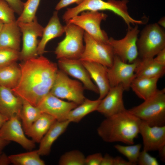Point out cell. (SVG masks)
<instances>
[{
	"instance_id": "cell-1",
	"label": "cell",
	"mask_w": 165,
	"mask_h": 165,
	"mask_svg": "<svg viewBox=\"0 0 165 165\" xmlns=\"http://www.w3.org/2000/svg\"><path fill=\"white\" fill-rule=\"evenodd\" d=\"M19 65L20 79L12 90L22 99L37 106L50 92L58 70L57 65L42 55Z\"/></svg>"
},
{
	"instance_id": "cell-2",
	"label": "cell",
	"mask_w": 165,
	"mask_h": 165,
	"mask_svg": "<svg viewBox=\"0 0 165 165\" xmlns=\"http://www.w3.org/2000/svg\"><path fill=\"white\" fill-rule=\"evenodd\" d=\"M141 121L128 110L106 117L98 127V134L107 142L133 145L139 134Z\"/></svg>"
},
{
	"instance_id": "cell-3",
	"label": "cell",
	"mask_w": 165,
	"mask_h": 165,
	"mask_svg": "<svg viewBox=\"0 0 165 165\" xmlns=\"http://www.w3.org/2000/svg\"><path fill=\"white\" fill-rule=\"evenodd\" d=\"M127 0H85L77 6L68 8L63 14L62 19L67 23L73 17L86 11H99L109 10L120 16L128 28L130 25L140 24V20H135L130 15L128 10Z\"/></svg>"
},
{
	"instance_id": "cell-4",
	"label": "cell",
	"mask_w": 165,
	"mask_h": 165,
	"mask_svg": "<svg viewBox=\"0 0 165 165\" xmlns=\"http://www.w3.org/2000/svg\"><path fill=\"white\" fill-rule=\"evenodd\" d=\"M128 110L150 126L165 125V88L158 90L141 104Z\"/></svg>"
},
{
	"instance_id": "cell-5",
	"label": "cell",
	"mask_w": 165,
	"mask_h": 165,
	"mask_svg": "<svg viewBox=\"0 0 165 165\" xmlns=\"http://www.w3.org/2000/svg\"><path fill=\"white\" fill-rule=\"evenodd\" d=\"M64 28L65 36L58 43L55 51L56 58L80 60L85 48L83 42L85 31L70 22L66 23Z\"/></svg>"
},
{
	"instance_id": "cell-6",
	"label": "cell",
	"mask_w": 165,
	"mask_h": 165,
	"mask_svg": "<svg viewBox=\"0 0 165 165\" xmlns=\"http://www.w3.org/2000/svg\"><path fill=\"white\" fill-rule=\"evenodd\" d=\"M140 59L153 58L165 48V33L157 23L146 25L141 31L137 41Z\"/></svg>"
},
{
	"instance_id": "cell-7",
	"label": "cell",
	"mask_w": 165,
	"mask_h": 165,
	"mask_svg": "<svg viewBox=\"0 0 165 165\" xmlns=\"http://www.w3.org/2000/svg\"><path fill=\"white\" fill-rule=\"evenodd\" d=\"M84 89L81 82L70 78L60 70L57 73L50 93L59 98L67 100L79 105L86 98Z\"/></svg>"
},
{
	"instance_id": "cell-8",
	"label": "cell",
	"mask_w": 165,
	"mask_h": 165,
	"mask_svg": "<svg viewBox=\"0 0 165 165\" xmlns=\"http://www.w3.org/2000/svg\"><path fill=\"white\" fill-rule=\"evenodd\" d=\"M139 30L138 25L128 28L125 37L120 39L109 38L108 43L111 47L114 55L123 61L131 63L138 58L137 41Z\"/></svg>"
},
{
	"instance_id": "cell-9",
	"label": "cell",
	"mask_w": 165,
	"mask_h": 165,
	"mask_svg": "<svg viewBox=\"0 0 165 165\" xmlns=\"http://www.w3.org/2000/svg\"><path fill=\"white\" fill-rule=\"evenodd\" d=\"M107 16V14L99 11H86L73 17L68 22L80 27L98 41L108 43L109 38L101 28V22Z\"/></svg>"
},
{
	"instance_id": "cell-10",
	"label": "cell",
	"mask_w": 165,
	"mask_h": 165,
	"mask_svg": "<svg viewBox=\"0 0 165 165\" xmlns=\"http://www.w3.org/2000/svg\"><path fill=\"white\" fill-rule=\"evenodd\" d=\"M85 48L80 60L101 64L108 68L112 65L114 55L108 43L98 41L85 31Z\"/></svg>"
},
{
	"instance_id": "cell-11",
	"label": "cell",
	"mask_w": 165,
	"mask_h": 165,
	"mask_svg": "<svg viewBox=\"0 0 165 165\" xmlns=\"http://www.w3.org/2000/svg\"><path fill=\"white\" fill-rule=\"evenodd\" d=\"M17 23L22 34L19 60L23 61L38 57V38L42 37L44 28L38 23L36 17L30 22Z\"/></svg>"
},
{
	"instance_id": "cell-12",
	"label": "cell",
	"mask_w": 165,
	"mask_h": 165,
	"mask_svg": "<svg viewBox=\"0 0 165 165\" xmlns=\"http://www.w3.org/2000/svg\"><path fill=\"white\" fill-rule=\"evenodd\" d=\"M139 59L132 63H128L123 61L114 56L112 65L108 68L111 87L121 84L124 91L129 90L132 82L136 77L135 71Z\"/></svg>"
},
{
	"instance_id": "cell-13",
	"label": "cell",
	"mask_w": 165,
	"mask_h": 165,
	"mask_svg": "<svg viewBox=\"0 0 165 165\" xmlns=\"http://www.w3.org/2000/svg\"><path fill=\"white\" fill-rule=\"evenodd\" d=\"M20 120L18 117H13L7 120L0 129V138L15 142L24 149L32 150L35 147V142L26 137Z\"/></svg>"
},
{
	"instance_id": "cell-14",
	"label": "cell",
	"mask_w": 165,
	"mask_h": 165,
	"mask_svg": "<svg viewBox=\"0 0 165 165\" xmlns=\"http://www.w3.org/2000/svg\"><path fill=\"white\" fill-rule=\"evenodd\" d=\"M58 65L60 70L80 81L85 89L99 94L97 86L80 60L61 58L58 59Z\"/></svg>"
},
{
	"instance_id": "cell-15",
	"label": "cell",
	"mask_w": 165,
	"mask_h": 165,
	"mask_svg": "<svg viewBox=\"0 0 165 165\" xmlns=\"http://www.w3.org/2000/svg\"><path fill=\"white\" fill-rule=\"evenodd\" d=\"M78 105L72 102L62 100L50 92L37 106L42 113L48 114L58 121L67 119L69 112Z\"/></svg>"
},
{
	"instance_id": "cell-16",
	"label": "cell",
	"mask_w": 165,
	"mask_h": 165,
	"mask_svg": "<svg viewBox=\"0 0 165 165\" xmlns=\"http://www.w3.org/2000/svg\"><path fill=\"white\" fill-rule=\"evenodd\" d=\"M124 91L121 84L111 87L101 100L97 111L107 117L125 110L123 99Z\"/></svg>"
},
{
	"instance_id": "cell-17",
	"label": "cell",
	"mask_w": 165,
	"mask_h": 165,
	"mask_svg": "<svg viewBox=\"0 0 165 165\" xmlns=\"http://www.w3.org/2000/svg\"><path fill=\"white\" fill-rule=\"evenodd\" d=\"M139 134L142 138L144 150L148 152L158 151L165 146V125H149L141 121Z\"/></svg>"
},
{
	"instance_id": "cell-18",
	"label": "cell",
	"mask_w": 165,
	"mask_h": 165,
	"mask_svg": "<svg viewBox=\"0 0 165 165\" xmlns=\"http://www.w3.org/2000/svg\"><path fill=\"white\" fill-rule=\"evenodd\" d=\"M22 106L21 98L11 89L0 86V112L2 114L8 119L13 117L20 118Z\"/></svg>"
},
{
	"instance_id": "cell-19",
	"label": "cell",
	"mask_w": 165,
	"mask_h": 165,
	"mask_svg": "<svg viewBox=\"0 0 165 165\" xmlns=\"http://www.w3.org/2000/svg\"><path fill=\"white\" fill-rule=\"evenodd\" d=\"M81 61L91 79L96 84L99 94L98 99H102L106 95L111 87L108 76V67L96 62Z\"/></svg>"
},
{
	"instance_id": "cell-20",
	"label": "cell",
	"mask_w": 165,
	"mask_h": 165,
	"mask_svg": "<svg viewBox=\"0 0 165 165\" xmlns=\"http://www.w3.org/2000/svg\"><path fill=\"white\" fill-rule=\"evenodd\" d=\"M65 32L64 26L61 23L57 11H54L46 26L44 28L42 38L38 48V55H42L45 52L47 44L52 39L59 37Z\"/></svg>"
},
{
	"instance_id": "cell-21",
	"label": "cell",
	"mask_w": 165,
	"mask_h": 165,
	"mask_svg": "<svg viewBox=\"0 0 165 165\" xmlns=\"http://www.w3.org/2000/svg\"><path fill=\"white\" fill-rule=\"evenodd\" d=\"M70 123L67 120L56 121L53 123L39 142L37 150L40 156H47L50 153L53 143L65 131Z\"/></svg>"
},
{
	"instance_id": "cell-22",
	"label": "cell",
	"mask_w": 165,
	"mask_h": 165,
	"mask_svg": "<svg viewBox=\"0 0 165 165\" xmlns=\"http://www.w3.org/2000/svg\"><path fill=\"white\" fill-rule=\"evenodd\" d=\"M21 33L16 20L4 24L0 33V47L20 51Z\"/></svg>"
},
{
	"instance_id": "cell-23",
	"label": "cell",
	"mask_w": 165,
	"mask_h": 165,
	"mask_svg": "<svg viewBox=\"0 0 165 165\" xmlns=\"http://www.w3.org/2000/svg\"><path fill=\"white\" fill-rule=\"evenodd\" d=\"M57 121L51 116L42 113L25 132L35 143H39L53 123Z\"/></svg>"
},
{
	"instance_id": "cell-24",
	"label": "cell",
	"mask_w": 165,
	"mask_h": 165,
	"mask_svg": "<svg viewBox=\"0 0 165 165\" xmlns=\"http://www.w3.org/2000/svg\"><path fill=\"white\" fill-rule=\"evenodd\" d=\"M160 78L136 77L132 82L130 88L139 98L146 100L158 90L157 83Z\"/></svg>"
},
{
	"instance_id": "cell-25",
	"label": "cell",
	"mask_w": 165,
	"mask_h": 165,
	"mask_svg": "<svg viewBox=\"0 0 165 165\" xmlns=\"http://www.w3.org/2000/svg\"><path fill=\"white\" fill-rule=\"evenodd\" d=\"M153 58L139 59L135 71L136 77L161 78L164 75L165 66L157 63Z\"/></svg>"
},
{
	"instance_id": "cell-26",
	"label": "cell",
	"mask_w": 165,
	"mask_h": 165,
	"mask_svg": "<svg viewBox=\"0 0 165 165\" xmlns=\"http://www.w3.org/2000/svg\"><path fill=\"white\" fill-rule=\"evenodd\" d=\"M21 75L20 65L16 62L0 68V86L12 90L19 84Z\"/></svg>"
},
{
	"instance_id": "cell-27",
	"label": "cell",
	"mask_w": 165,
	"mask_h": 165,
	"mask_svg": "<svg viewBox=\"0 0 165 165\" xmlns=\"http://www.w3.org/2000/svg\"><path fill=\"white\" fill-rule=\"evenodd\" d=\"M101 100H92L85 98L81 104L71 110L68 114L67 119L71 123H78L85 116L97 111Z\"/></svg>"
},
{
	"instance_id": "cell-28",
	"label": "cell",
	"mask_w": 165,
	"mask_h": 165,
	"mask_svg": "<svg viewBox=\"0 0 165 165\" xmlns=\"http://www.w3.org/2000/svg\"><path fill=\"white\" fill-rule=\"evenodd\" d=\"M22 100V106L20 116L23 128L27 130L42 113L39 108L31 105L25 100Z\"/></svg>"
},
{
	"instance_id": "cell-29",
	"label": "cell",
	"mask_w": 165,
	"mask_h": 165,
	"mask_svg": "<svg viewBox=\"0 0 165 165\" xmlns=\"http://www.w3.org/2000/svg\"><path fill=\"white\" fill-rule=\"evenodd\" d=\"M9 156L11 163L15 165H44L38 150Z\"/></svg>"
},
{
	"instance_id": "cell-30",
	"label": "cell",
	"mask_w": 165,
	"mask_h": 165,
	"mask_svg": "<svg viewBox=\"0 0 165 165\" xmlns=\"http://www.w3.org/2000/svg\"><path fill=\"white\" fill-rule=\"evenodd\" d=\"M40 0H27L24 3L23 11L16 21L17 22L29 23L35 18Z\"/></svg>"
},
{
	"instance_id": "cell-31",
	"label": "cell",
	"mask_w": 165,
	"mask_h": 165,
	"mask_svg": "<svg viewBox=\"0 0 165 165\" xmlns=\"http://www.w3.org/2000/svg\"><path fill=\"white\" fill-rule=\"evenodd\" d=\"M114 147L119 153L125 156L128 161L134 165L137 164L141 147V144L127 146L117 144L115 145Z\"/></svg>"
},
{
	"instance_id": "cell-32",
	"label": "cell",
	"mask_w": 165,
	"mask_h": 165,
	"mask_svg": "<svg viewBox=\"0 0 165 165\" xmlns=\"http://www.w3.org/2000/svg\"><path fill=\"white\" fill-rule=\"evenodd\" d=\"M83 154L79 150H75L66 152L61 157L59 162L60 165H85Z\"/></svg>"
},
{
	"instance_id": "cell-33",
	"label": "cell",
	"mask_w": 165,
	"mask_h": 165,
	"mask_svg": "<svg viewBox=\"0 0 165 165\" xmlns=\"http://www.w3.org/2000/svg\"><path fill=\"white\" fill-rule=\"evenodd\" d=\"M20 51L0 47V68L16 62L19 59Z\"/></svg>"
},
{
	"instance_id": "cell-34",
	"label": "cell",
	"mask_w": 165,
	"mask_h": 165,
	"mask_svg": "<svg viewBox=\"0 0 165 165\" xmlns=\"http://www.w3.org/2000/svg\"><path fill=\"white\" fill-rule=\"evenodd\" d=\"M15 12L8 4L3 0H0V20L4 24L16 20Z\"/></svg>"
},
{
	"instance_id": "cell-35",
	"label": "cell",
	"mask_w": 165,
	"mask_h": 165,
	"mask_svg": "<svg viewBox=\"0 0 165 165\" xmlns=\"http://www.w3.org/2000/svg\"><path fill=\"white\" fill-rule=\"evenodd\" d=\"M140 165H159L157 159L150 155L148 152L143 150L140 152L137 162Z\"/></svg>"
},
{
	"instance_id": "cell-36",
	"label": "cell",
	"mask_w": 165,
	"mask_h": 165,
	"mask_svg": "<svg viewBox=\"0 0 165 165\" xmlns=\"http://www.w3.org/2000/svg\"><path fill=\"white\" fill-rule=\"evenodd\" d=\"M102 158L100 153L89 155L85 157V165H100Z\"/></svg>"
},
{
	"instance_id": "cell-37",
	"label": "cell",
	"mask_w": 165,
	"mask_h": 165,
	"mask_svg": "<svg viewBox=\"0 0 165 165\" xmlns=\"http://www.w3.org/2000/svg\"><path fill=\"white\" fill-rule=\"evenodd\" d=\"M13 9L14 12L20 15L24 6V3L21 0H3Z\"/></svg>"
},
{
	"instance_id": "cell-38",
	"label": "cell",
	"mask_w": 165,
	"mask_h": 165,
	"mask_svg": "<svg viewBox=\"0 0 165 165\" xmlns=\"http://www.w3.org/2000/svg\"><path fill=\"white\" fill-rule=\"evenodd\" d=\"M85 0H60L57 4L55 9L57 11L68 6L75 3L79 5L82 3Z\"/></svg>"
},
{
	"instance_id": "cell-39",
	"label": "cell",
	"mask_w": 165,
	"mask_h": 165,
	"mask_svg": "<svg viewBox=\"0 0 165 165\" xmlns=\"http://www.w3.org/2000/svg\"><path fill=\"white\" fill-rule=\"evenodd\" d=\"M153 58L154 61L157 63L165 66V48L160 51Z\"/></svg>"
},
{
	"instance_id": "cell-40",
	"label": "cell",
	"mask_w": 165,
	"mask_h": 165,
	"mask_svg": "<svg viewBox=\"0 0 165 165\" xmlns=\"http://www.w3.org/2000/svg\"><path fill=\"white\" fill-rule=\"evenodd\" d=\"M114 160V158L106 154L103 156L100 165H113Z\"/></svg>"
},
{
	"instance_id": "cell-41",
	"label": "cell",
	"mask_w": 165,
	"mask_h": 165,
	"mask_svg": "<svg viewBox=\"0 0 165 165\" xmlns=\"http://www.w3.org/2000/svg\"><path fill=\"white\" fill-rule=\"evenodd\" d=\"M113 165H134L128 161H127L120 156L114 158Z\"/></svg>"
},
{
	"instance_id": "cell-42",
	"label": "cell",
	"mask_w": 165,
	"mask_h": 165,
	"mask_svg": "<svg viewBox=\"0 0 165 165\" xmlns=\"http://www.w3.org/2000/svg\"><path fill=\"white\" fill-rule=\"evenodd\" d=\"M10 163L9 156L4 153H2L0 156V165H8Z\"/></svg>"
},
{
	"instance_id": "cell-43",
	"label": "cell",
	"mask_w": 165,
	"mask_h": 165,
	"mask_svg": "<svg viewBox=\"0 0 165 165\" xmlns=\"http://www.w3.org/2000/svg\"><path fill=\"white\" fill-rule=\"evenodd\" d=\"M161 160L163 162L165 161V146L158 150Z\"/></svg>"
},
{
	"instance_id": "cell-44",
	"label": "cell",
	"mask_w": 165,
	"mask_h": 165,
	"mask_svg": "<svg viewBox=\"0 0 165 165\" xmlns=\"http://www.w3.org/2000/svg\"><path fill=\"white\" fill-rule=\"evenodd\" d=\"M10 141L4 140L0 138V152L9 144Z\"/></svg>"
},
{
	"instance_id": "cell-45",
	"label": "cell",
	"mask_w": 165,
	"mask_h": 165,
	"mask_svg": "<svg viewBox=\"0 0 165 165\" xmlns=\"http://www.w3.org/2000/svg\"><path fill=\"white\" fill-rule=\"evenodd\" d=\"M8 119L7 117L0 112V129L5 123Z\"/></svg>"
},
{
	"instance_id": "cell-46",
	"label": "cell",
	"mask_w": 165,
	"mask_h": 165,
	"mask_svg": "<svg viewBox=\"0 0 165 165\" xmlns=\"http://www.w3.org/2000/svg\"><path fill=\"white\" fill-rule=\"evenodd\" d=\"M161 27L163 28H165V18L163 17L161 18L158 21L157 23Z\"/></svg>"
},
{
	"instance_id": "cell-47",
	"label": "cell",
	"mask_w": 165,
	"mask_h": 165,
	"mask_svg": "<svg viewBox=\"0 0 165 165\" xmlns=\"http://www.w3.org/2000/svg\"><path fill=\"white\" fill-rule=\"evenodd\" d=\"M4 23L1 20H0V33L3 27Z\"/></svg>"
},
{
	"instance_id": "cell-48",
	"label": "cell",
	"mask_w": 165,
	"mask_h": 165,
	"mask_svg": "<svg viewBox=\"0 0 165 165\" xmlns=\"http://www.w3.org/2000/svg\"><path fill=\"white\" fill-rule=\"evenodd\" d=\"M2 153V152H0V156Z\"/></svg>"
}]
</instances>
